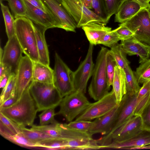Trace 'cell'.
<instances>
[{"instance_id": "obj_39", "label": "cell", "mask_w": 150, "mask_h": 150, "mask_svg": "<svg viewBox=\"0 0 150 150\" xmlns=\"http://www.w3.org/2000/svg\"><path fill=\"white\" fill-rule=\"evenodd\" d=\"M117 65V63L110 50H108L106 58V71L108 82L110 86L112 83L115 72V67Z\"/></svg>"}, {"instance_id": "obj_16", "label": "cell", "mask_w": 150, "mask_h": 150, "mask_svg": "<svg viewBox=\"0 0 150 150\" xmlns=\"http://www.w3.org/2000/svg\"><path fill=\"white\" fill-rule=\"evenodd\" d=\"M24 1L27 9L25 17L35 24L47 29L54 28H59L58 23L52 14L46 13L33 6L27 1Z\"/></svg>"}, {"instance_id": "obj_24", "label": "cell", "mask_w": 150, "mask_h": 150, "mask_svg": "<svg viewBox=\"0 0 150 150\" xmlns=\"http://www.w3.org/2000/svg\"><path fill=\"white\" fill-rule=\"evenodd\" d=\"M142 8L137 2L133 0H125L115 14V22L123 23L133 17Z\"/></svg>"}, {"instance_id": "obj_52", "label": "cell", "mask_w": 150, "mask_h": 150, "mask_svg": "<svg viewBox=\"0 0 150 150\" xmlns=\"http://www.w3.org/2000/svg\"><path fill=\"white\" fill-rule=\"evenodd\" d=\"M150 16V6L147 8Z\"/></svg>"}, {"instance_id": "obj_29", "label": "cell", "mask_w": 150, "mask_h": 150, "mask_svg": "<svg viewBox=\"0 0 150 150\" xmlns=\"http://www.w3.org/2000/svg\"><path fill=\"white\" fill-rule=\"evenodd\" d=\"M0 4L6 32L9 39L15 35V19L11 13L8 7L2 3Z\"/></svg>"}, {"instance_id": "obj_14", "label": "cell", "mask_w": 150, "mask_h": 150, "mask_svg": "<svg viewBox=\"0 0 150 150\" xmlns=\"http://www.w3.org/2000/svg\"><path fill=\"white\" fill-rule=\"evenodd\" d=\"M33 62L27 56L23 57L16 74L15 92L18 100L33 81Z\"/></svg>"}, {"instance_id": "obj_28", "label": "cell", "mask_w": 150, "mask_h": 150, "mask_svg": "<svg viewBox=\"0 0 150 150\" xmlns=\"http://www.w3.org/2000/svg\"><path fill=\"white\" fill-rule=\"evenodd\" d=\"M125 75L127 93L130 95L137 94L141 88L134 74L129 65L124 69Z\"/></svg>"}, {"instance_id": "obj_35", "label": "cell", "mask_w": 150, "mask_h": 150, "mask_svg": "<svg viewBox=\"0 0 150 150\" xmlns=\"http://www.w3.org/2000/svg\"><path fill=\"white\" fill-rule=\"evenodd\" d=\"M8 1L15 18L25 17L27 9L24 0H8Z\"/></svg>"}, {"instance_id": "obj_9", "label": "cell", "mask_w": 150, "mask_h": 150, "mask_svg": "<svg viewBox=\"0 0 150 150\" xmlns=\"http://www.w3.org/2000/svg\"><path fill=\"white\" fill-rule=\"evenodd\" d=\"M119 25L127 28L137 39L150 46V16L147 8H142L132 18Z\"/></svg>"}, {"instance_id": "obj_48", "label": "cell", "mask_w": 150, "mask_h": 150, "mask_svg": "<svg viewBox=\"0 0 150 150\" xmlns=\"http://www.w3.org/2000/svg\"><path fill=\"white\" fill-rule=\"evenodd\" d=\"M13 73L11 70H7L6 73L0 77V88L3 89L6 85L8 81Z\"/></svg>"}, {"instance_id": "obj_22", "label": "cell", "mask_w": 150, "mask_h": 150, "mask_svg": "<svg viewBox=\"0 0 150 150\" xmlns=\"http://www.w3.org/2000/svg\"><path fill=\"white\" fill-rule=\"evenodd\" d=\"M34 24L39 57V62L49 66V52L45 36V32L47 29L40 25Z\"/></svg>"}, {"instance_id": "obj_18", "label": "cell", "mask_w": 150, "mask_h": 150, "mask_svg": "<svg viewBox=\"0 0 150 150\" xmlns=\"http://www.w3.org/2000/svg\"><path fill=\"white\" fill-rule=\"evenodd\" d=\"M150 144V131L143 129L129 139L120 142H112L104 146L103 149L111 148L130 149Z\"/></svg>"}, {"instance_id": "obj_3", "label": "cell", "mask_w": 150, "mask_h": 150, "mask_svg": "<svg viewBox=\"0 0 150 150\" xmlns=\"http://www.w3.org/2000/svg\"><path fill=\"white\" fill-rule=\"evenodd\" d=\"M108 50L104 47H101L96 58L92 79L88 87L89 95L96 101L107 94L110 89L106 71V58Z\"/></svg>"}, {"instance_id": "obj_53", "label": "cell", "mask_w": 150, "mask_h": 150, "mask_svg": "<svg viewBox=\"0 0 150 150\" xmlns=\"http://www.w3.org/2000/svg\"><path fill=\"white\" fill-rule=\"evenodd\" d=\"M8 0H0V3H2V2L3 1H8Z\"/></svg>"}, {"instance_id": "obj_32", "label": "cell", "mask_w": 150, "mask_h": 150, "mask_svg": "<svg viewBox=\"0 0 150 150\" xmlns=\"http://www.w3.org/2000/svg\"><path fill=\"white\" fill-rule=\"evenodd\" d=\"M4 138L21 147L30 148L39 147L38 144L33 142L27 139L21 132L15 135L4 136Z\"/></svg>"}, {"instance_id": "obj_11", "label": "cell", "mask_w": 150, "mask_h": 150, "mask_svg": "<svg viewBox=\"0 0 150 150\" xmlns=\"http://www.w3.org/2000/svg\"><path fill=\"white\" fill-rule=\"evenodd\" d=\"M22 49L16 36L8 40L3 50L0 48V62L5 68L9 69L13 74H16L23 57Z\"/></svg>"}, {"instance_id": "obj_21", "label": "cell", "mask_w": 150, "mask_h": 150, "mask_svg": "<svg viewBox=\"0 0 150 150\" xmlns=\"http://www.w3.org/2000/svg\"><path fill=\"white\" fill-rule=\"evenodd\" d=\"M31 129H35L47 134L53 138L68 140L72 134V130L67 128L64 124L57 122L54 124L44 125H33Z\"/></svg>"}, {"instance_id": "obj_45", "label": "cell", "mask_w": 150, "mask_h": 150, "mask_svg": "<svg viewBox=\"0 0 150 150\" xmlns=\"http://www.w3.org/2000/svg\"><path fill=\"white\" fill-rule=\"evenodd\" d=\"M150 92V81L144 83L137 94V98L139 100Z\"/></svg>"}, {"instance_id": "obj_41", "label": "cell", "mask_w": 150, "mask_h": 150, "mask_svg": "<svg viewBox=\"0 0 150 150\" xmlns=\"http://www.w3.org/2000/svg\"><path fill=\"white\" fill-rule=\"evenodd\" d=\"M119 40L120 39L114 29L109 32L104 36L100 44L111 48L117 44Z\"/></svg>"}, {"instance_id": "obj_26", "label": "cell", "mask_w": 150, "mask_h": 150, "mask_svg": "<svg viewBox=\"0 0 150 150\" xmlns=\"http://www.w3.org/2000/svg\"><path fill=\"white\" fill-rule=\"evenodd\" d=\"M67 149H98L101 147L92 137L68 140Z\"/></svg>"}, {"instance_id": "obj_10", "label": "cell", "mask_w": 150, "mask_h": 150, "mask_svg": "<svg viewBox=\"0 0 150 150\" xmlns=\"http://www.w3.org/2000/svg\"><path fill=\"white\" fill-rule=\"evenodd\" d=\"M118 104L112 90L88 107L75 120L90 121L108 113Z\"/></svg>"}, {"instance_id": "obj_25", "label": "cell", "mask_w": 150, "mask_h": 150, "mask_svg": "<svg viewBox=\"0 0 150 150\" xmlns=\"http://www.w3.org/2000/svg\"><path fill=\"white\" fill-rule=\"evenodd\" d=\"M33 80L41 83H53V70L49 66L33 62Z\"/></svg>"}, {"instance_id": "obj_42", "label": "cell", "mask_w": 150, "mask_h": 150, "mask_svg": "<svg viewBox=\"0 0 150 150\" xmlns=\"http://www.w3.org/2000/svg\"><path fill=\"white\" fill-rule=\"evenodd\" d=\"M91 5L93 11L107 21L104 0H92Z\"/></svg>"}, {"instance_id": "obj_7", "label": "cell", "mask_w": 150, "mask_h": 150, "mask_svg": "<svg viewBox=\"0 0 150 150\" xmlns=\"http://www.w3.org/2000/svg\"><path fill=\"white\" fill-rule=\"evenodd\" d=\"M91 103L84 94L75 91L63 98L56 115H62L70 122L82 113Z\"/></svg>"}, {"instance_id": "obj_51", "label": "cell", "mask_w": 150, "mask_h": 150, "mask_svg": "<svg viewBox=\"0 0 150 150\" xmlns=\"http://www.w3.org/2000/svg\"><path fill=\"white\" fill-rule=\"evenodd\" d=\"M150 149V144L142 147H133L131 149Z\"/></svg>"}, {"instance_id": "obj_54", "label": "cell", "mask_w": 150, "mask_h": 150, "mask_svg": "<svg viewBox=\"0 0 150 150\" xmlns=\"http://www.w3.org/2000/svg\"></svg>"}, {"instance_id": "obj_44", "label": "cell", "mask_w": 150, "mask_h": 150, "mask_svg": "<svg viewBox=\"0 0 150 150\" xmlns=\"http://www.w3.org/2000/svg\"><path fill=\"white\" fill-rule=\"evenodd\" d=\"M143 129L150 131V103L141 115Z\"/></svg>"}, {"instance_id": "obj_43", "label": "cell", "mask_w": 150, "mask_h": 150, "mask_svg": "<svg viewBox=\"0 0 150 150\" xmlns=\"http://www.w3.org/2000/svg\"><path fill=\"white\" fill-rule=\"evenodd\" d=\"M115 30L121 41L127 40L134 36V33L132 31L125 27L119 26Z\"/></svg>"}, {"instance_id": "obj_50", "label": "cell", "mask_w": 150, "mask_h": 150, "mask_svg": "<svg viewBox=\"0 0 150 150\" xmlns=\"http://www.w3.org/2000/svg\"><path fill=\"white\" fill-rule=\"evenodd\" d=\"M79 1L83 5L88 8L91 10L92 0H79Z\"/></svg>"}, {"instance_id": "obj_8", "label": "cell", "mask_w": 150, "mask_h": 150, "mask_svg": "<svg viewBox=\"0 0 150 150\" xmlns=\"http://www.w3.org/2000/svg\"><path fill=\"white\" fill-rule=\"evenodd\" d=\"M59 1L75 22L77 28L82 27L93 21L100 22L105 25L108 23L105 19L82 4L79 0H59Z\"/></svg>"}, {"instance_id": "obj_1", "label": "cell", "mask_w": 150, "mask_h": 150, "mask_svg": "<svg viewBox=\"0 0 150 150\" xmlns=\"http://www.w3.org/2000/svg\"><path fill=\"white\" fill-rule=\"evenodd\" d=\"M30 86L13 105L6 108L0 109V112L14 121L20 127L32 126L38 112L35 103L30 92Z\"/></svg>"}, {"instance_id": "obj_17", "label": "cell", "mask_w": 150, "mask_h": 150, "mask_svg": "<svg viewBox=\"0 0 150 150\" xmlns=\"http://www.w3.org/2000/svg\"><path fill=\"white\" fill-rule=\"evenodd\" d=\"M120 45L125 54L138 55L140 64L149 59L150 56V46L140 41L134 36L121 41Z\"/></svg>"}, {"instance_id": "obj_23", "label": "cell", "mask_w": 150, "mask_h": 150, "mask_svg": "<svg viewBox=\"0 0 150 150\" xmlns=\"http://www.w3.org/2000/svg\"><path fill=\"white\" fill-rule=\"evenodd\" d=\"M112 90L115 95L117 103L119 104L123 96L126 94L125 75L124 70L117 65L112 85Z\"/></svg>"}, {"instance_id": "obj_33", "label": "cell", "mask_w": 150, "mask_h": 150, "mask_svg": "<svg viewBox=\"0 0 150 150\" xmlns=\"http://www.w3.org/2000/svg\"><path fill=\"white\" fill-rule=\"evenodd\" d=\"M68 140L59 138H53L39 143V148L46 149H67Z\"/></svg>"}, {"instance_id": "obj_47", "label": "cell", "mask_w": 150, "mask_h": 150, "mask_svg": "<svg viewBox=\"0 0 150 150\" xmlns=\"http://www.w3.org/2000/svg\"><path fill=\"white\" fill-rule=\"evenodd\" d=\"M18 100V98L16 94H13L8 98L0 105V109L5 108L12 106Z\"/></svg>"}, {"instance_id": "obj_40", "label": "cell", "mask_w": 150, "mask_h": 150, "mask_svg": "<svg viewBox=\"0 0 150 150\" xmlns=\"http://www.w3.org/2000/svg\"><path fill=\"white\" fill-rule=\"evenodd\" d=\"M56 115L54 108H52L45 110L39 115L40 125H44L49 124H54L57 122L54 119Z\"/></svg>"}, {"instance_id": "obj_13", "label": "cell", "mask_w": 150, "mask_h": 150, "mask_svg": "<svg viewBox=\"0 0 150 150\" xmlns=\"http://www.w3.org/2000/svg\"><path fill=\"white\" fill-rule=\"evenodd\" d=\"M58 23L59 28L76 32L77 25L58 0H42Z\"/></svg>"}, {"instance_id": "obj_30", "label": "cell", "mask_w": 150, "mask_h": 150, "mask_svg": "<svg viewBox=\"0 0 150 150\" xmlns=\"http://www.w3.org/2000/svg\"><path fill=\"white\" fill-rule=\"evenodd\" d=\"M20 130L22 134L29 140L33 143L38 144L44 140L54 138L43 132L31 128L21 127Z\"/></svg>"}, {"instance_id": "obj_12", "label": "cell", "mask_w": 150, "mask_h": 150, "mask_svg": "<svg viewBox=\"0 0 150 150\" xmlns=\"http://www.w3.org/2000/svg\"><path fill=\"white\" fill-rule=\"evenodd\" d=\"M93 45L90 43L84 60L74 72V83L75 91L85 94L88 81L92 76L94 64L93 60Z\"/></svg>"}, {"instance_id": "obj_15", "label": "cell", "mask_w": 150, "mask_h": 150, "mask_svg": "<svg viewBox=\"0 0 150 150\" xmlns=\"http://www.w3.org/2000/svg\"><path fill=\"white\" fill-rule=\"evenodd\" d=\"M137 94L130 95L126 93L123 96L119 104L117 116L112 128L107 134L112 133L134 116L137 103Z\"/></svg>"}, {"instance_id": "obj_46", "label": "cell", "mask_w": 150, "mask_h": 150, "mask_svg": "<svg viewBox=\"0 0 150 150\" xmlns=\"http://www.w3.org/2000/svg\"><path fill=\"white\" fill-rule=\"evenodd\" d=\"M33 6L39 8L45 12L51 13L42 0H25Z\"/></svg>"}, {"instance_id": "obj_2", "label": "cell", "mask_w": 150, "mask_h": 150, "mask_svg": "<svg viewBox=\"0 0 150 150\" xmlns=\"http://www.w3.org/2000/svg\"><path fill=\"white\" fill-rule=\"evenodd\" d=\"M34 24L25 17L15 19V35L23 53L33 62H39Z\"/></svg>"}, {"instance_id": "obj_36", "label": "cell", "mask_w": 150, "mask_h": 150, "mask_svg": "<svg viewBox=\"0 0 150 150\" xmlns=\"http://www.w3.org/2000/svg\"><path fill=\"white\" fill-rule=\"evenodd\" d=\"M16 74H12L5 87L2 89L1 96L0 105L13 94H16Z\"/></svg>"}, {"instance_id": "obj_37", "label": "cell", "mask_w": 150, "mask_h": 150, "mask_svg": "<svg viewBox=\"0 0 150 150\" xmlns=\"http://www.w3.org/2000/svg\"><path fill=\"white\" fill-rule=\"evenodd\" d=\"M125 0H104L106 20L108 22L111 17L115 14Z\"/></svg>"}, {"instance_id": "obj_27", "label": "cell", "mask_w": 150, "mask_h": 150, "mask_svg": "<svg viewBox=\"0 0 150 150\" xmlns=\"http://www.w3.org/2000/svg\"><path fill=\"white\" fill-rule=\"evenodd\" d=\"M20 132L18 125L0 112V134L2 137L14 135Z\"/></svg>"}, {"instance_id": "obj_34", "label": "cell", "mask_w": 150, "mask_h": 150, "mask_svg": "<svg viewBox=\"0 0 150 150\" xmlns=\"http://www.w3.org/2000/svg\"><path fill=\"white\" fill-rule=\"evenodd\" d=\"M118 66L124 70L126 66L129 64L126 58V54L122 51L120 44L118 43L110 50Z\"/></svg>"}, {"instance_id": "obj_49", "label": "cell", "mask_w": 150, "mask_h": 150, "mask_svg": "<svg viewBox=\"0 0 150 150\" xmlns=\"http://www.w3.org/2000/svg\"><path fill=\"white\" fill-rule=\"evenodd\" d=\"M138 3L142 8H147L150 6V0H133Z\"/></svg>"}, {"instance_id": "obj_19", "label": "cell", "mask_w": 150, "mask_h": 150, "mask_svg": "<svg viewBox=\"0 0 150 150\" xmlns=\"http://www.w3.org/2000/svg\"><path fill=\"white\" fill-rule=\"evenodd\" d=\"M119 104L104 115L96 118L89 132L92 135L100 133L102 135L109 134L117 117Z\"/></svg>"}, {"instance_id": "obj_31", "label": "cell", "mask_w": 150, "mask_h": 150, "mask_svg": "<svg viewBox=\"0 0 150 150\" xmlns=\"http://www.w3.org/2000/svg\"><path fill=\"white\" fill-rule=\"evenodd\" d=\"M134 74L139 83L150 81V59L140 63Z\"/></svg>"}, {"instance_id": "obj_4", "label": "cell", "mask_w": 150, "mask_h": 150, "mask_svg": "<svg viewBox=\"0 0 150 150\" xmlns=\"http://www.w3.org/2000/svg\"><path fill=\"white\" fill-rule=\"evenodd\" d=\"M29 91L38 112L55 108L59 105L63 98L53 83L33 81Z\"/></svg>"}, {"instance_id": "obj_38", "label": "cell", "mask_w": 150, "mask_h": 150, "mask_svg": "<svg viewBox=\"0 0 150 150\" xmlns=\"http://www.w3.org/2000/svg\"><path fill=\"white\" fill-rule=\"evenodd\" d=\"M93 124V121L88 120H75L70 122L68 124H64L67 128L79 131L89 132Z\"/></svg>"}, {"instance_id": "obj_20", "label": "cell", "mask_w": 150, "mask_h": 150, "mask_svg": "<svg viewBox=\"0 0 150 150\" xmlns=\"http://www.w3.org/2000/svg\"><path fill=\"white\" fill-rule=\"evenodd\" d=\"M105 25L100 22L93 21L83 26L82 28L90 43L96 45L100 44L104 36L112 30L111 28Z\"/></svg>"}, {"instance_id": "obj_5", "label": "cell", "mask_w": 150, "mask_h": 150, "mask_svg": "<svg viewBox=\"0 0 150 150\" xmlns=\"http://www.w3.org/2000/svg\"><path fill=\"white\" fill-rule=\"evenodd\" d=\"M142 130L141 115H134L110 134L97 139L101 149L112 142H120L129 139Z\"/></svg>"}, {"instance_id": "obj_6", "label": "cell", "mask_w": 150, "mask_h": 150, "mask_svg": "<svg viewBox=\"0 0 150 150\" xmlns=\"http://www.w3.org/2000/svg\"><path fill=\"white\" fill-rule=\"evenodd\" d=\"M54 59L53 84L63 98L75 91L74 71L70 69L57 52L55 54Z\"/></svg>"}]
</instances>
